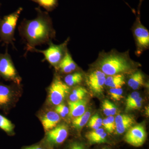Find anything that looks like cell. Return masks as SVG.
<instances>
[{
  "label": "cell",
  "mask_w": 149,
  "mask_h": 149,
  "mask_svg": "<svg viewBox=\"0 0 149 149\" xmlns=\"http://www.w3.org/2000/svg\"><path fill=\"white\" fill-rule=\"evenodd\" d=\"M37 17L34 19H24L18 26L19 35L26 45L27 52L37 46L48 44L55 37L56 32L48 12L40 6L35 8Z\"/></svg>",
  "instance_id": "obj_1"
},
{
  "label": "cell",
  "mask_w": 149,
  "mask_h": 149,
  "mask_svg": "<svg viewBox=\"0 0 149 149\" xmlns=\"http://www.w3.org/2000/svg\"><path fill=\"white\" fill-rule=\"evenodd\" d=\"M96 64L99 69L106 75L127 73L133 70L135 63L129 58L128 52L116 51L102 53Z\"/></svg>",
  "instance_id": "obj_2"
},
{
  "label": "cell",
  "mask_w": 149,
  "mask_h": 149,
  "mask_svg": "<svg viewBox=\"0 0 149 149\" xmlns=\"http://www.w3.org/2000/svg\"><path fill=\"white\" fill-rule=\"evenodd\" d=\"M23 8H19L15 11L4 16L0 23V42L8 45L10 44L15 48V32L19 15Z\"/></svg>",
  "instance_id": "obj_3"
},
{
  "label": "cell",
  "mask_w": 149,
  "mask_h": 149,
  "mask_svg": "<svg viewBox=\"0 0 149 149\" xmlns=\"http://www.w3.org/2000/svg\"><path fill=\"white\" fill-rule=\"evenodd\" d=\"M69 40V39H67L64 42L58 45H55L52 42H51L48 44L49 47L45 50H42L34 48L30 52L42 54L45 57L44 60L51 65L56 68L68 50L67 46Z\"/></svg>",
  "instance_id": "obj_4"
},
{
  "label": "cell",
  "mask_w": 149,
  "mask_h": 149,
  "mask_svg": "<svg viewBox=\"0 0 149 149\" xmlns=\"http://www.w3.org/2000/svg\"><path fill=\"white\" fill-rule=\"evenodd\" d=\"M0 77L17 85L21 82V77L17 71L7 48L4 54H0Z\"/></svg>",
  "instance_id": "obj_5"
},
{
  "label": "cell",
  "mask_w": 149,
  "mask_h": 149,
  "mask_svg": "<svg viewBox=\"0 0 149 149\" xmlns=\"http://www.w3.org/2000/svg\"><path fill=\"white\" fill-rule=\"evenodd\" d=\"M70 91V87L58 76H56L49 88L48 101L53 105H58L64 100Z\"/></svg>",
  "instance_id": "obj_6"
},
{
  "label": "cell",
  "mask_w": 149,
  "mask_h": 149,
  "mask_svg": "<svg viewBox=\"0 0 149 149\" xmlns=\"http://www.w3.org/2000/svg\"><path fill=\"white\" fill-rule=\"evenodd\" d=\"M133 29L137 45V52L141 53L143 51L148 49L149 32L148 29L141 23L139 10Z\"/></svg>",
  "instance_id": "obj_7"
},
{
  "label": "cell",
  "mask_w": 149,
  "mask_h": 149,
  "mask_svg": "<svg viewBox=\"0 0 149 149\" xmlns=\"http://www.w3.org/2000/svg\"><path fill=\"white\" fill-rule=\"evenodd\" d=\"M68 136L67 125L61 124L48 131L43 142L50 149L63 143Z\"/></svg>",
  "instance_id": "obj_8"
},
{
  "label": "cell",
  "mask_w": 149,
  "mask_h": 149,
  "mask_svg": "<svg viewBox=\"0 0 149 149\" xmlns=\"http://www.w3.org/2000/svg\"><path fill=\"white\" fill-rule=\"evenodd\" d=\"M147 138V133L143 125L139 124L129 128L124 136L126 143L134 147L143 146Z\"/></svg>",
  "instance_id": "obj_9"
},
{
  "label": "cell",
  "mask_w": 149,
  "mask_h": 149,
  "mask_svg": "<svg viewBox=\"0 0 149 149\" xmlns=\"http://www.w3.org/2000/svg\"><path fill=\"white\" fill-rule=\"evenodd\" d=\"M106 75L100 70H96L87 76L86 82L89 89L94 94L100 95L102 93Z\"/></svg>",
  "instance_id": "obj_10"
},
{
  "label": "cell",
  "mask_w": 149,
  "mask_h": 149,
  "mask_svg": "<svg viewBox=\"0 0 149 149\" xmlns=\"http://www.w3.org/2000/svg\"><path fill=\"white\" fill-rule=\"evenodd\" d=\"M13 86L0 83V110L6 113L13 104L16 98Z\"/></svg>",
  "instance_id": "obj_11"
},
{
  "label": "cell",
  "mask_w": 149,
  "mask_h": 149,
  "mask_svg": "<svg viewBox=\"0 0 149 149\" xmlns=\"http://www.w3.org/2000/svg\"><path fill=\"white\" fill-rule=\"evenodd\" d=\"M115 133L121 135L126 132L135 124V118L133 116L128 114H118L115 118Z\"/></svg>",
  "instance_id": "obj_12"
},
{
  "label": "cell",
  "mask_w": 149,
  "mask_h": 149,
  "mask_svg": "<svg viewBox=\"0 0 149 149\" xmlns=\"http://www.w3.org/2000/svg\"><path fill=\"white\" fill-rule=\"evenodd\" d=\"M61 117L56 111H49L41 118V122L46 132L54 128L60 121Z\"/></svg>",
  "instance_id": "obj_13"
},
{
  "label": "cell",
  "mask_w": 149,
  "mask_h": 149,
  "mask_svg": "<svg viewBox=\"0 0 149 149\" xmlns=\"http://www.w3.org/2000/svg\"><path fill=\"white\" fill-rule=\"evenodd\" d=\"M57 68L61 72L65 74L72 73L77 69V65L73 61L68 50L66 51Z\"/></svg>",
  "instance_id": "obj_14"
},
{
  "label": "cell",
  "mask_w": 149,
  "mask_h": 149,
  "mask_svg": "<svg viewBox=\"0 0 149 149\" xmlns=\"http://www.w3.org/2000/svg\"><path fill=\"white\" fill-rule=\"evenodd\" d=\"M70 117L75 118L85 113L87 101L85 99L76 102H68Z\"/></svg>",
  "instance_id": "obj_15"
},
{
  "label": "cell",
  "mask_w": 149,
  "mask_h": 149,
  "mask_svg": "<svg viewBox=\"0 0 149 149\" xmlns=\"http://www.w3.org/2000/svg\"><path fill=\"white\" fill-rule=\"evenodd\" d=\"M128 83V86L133 90L139 89L144 85L145 77L144 74L141 71H136L130 75Z\"/></svg>",
  "instance_id": "obj_16"
},
{
  "label": "cell",
  "mask_w": 149,
  "mask_h": 149,
  "mask_svg": "<svg viewBox=\"0 0 149 149\" xmlns=\"http://www.w3.org/2000/svg\"><path fill=\"white\" fill-rule=\"evenodd\" d=\"M125 83V76L119 74L106 77L105 85L110 88H121Z\"/></svg>",
  "instance_id": "obj_17"
},
{
  "label": "cell",
  "mask_w": 149,
  "mask_h": 149,
  "mask_svg": "<svg viewBox=\"0 0 149 149\" xmlns=\"http://www.w3.org/2000/svg\"><path fill=\"white\" fill-rule=\"evenodd\" d=\"M91 116V112L88 111L85 112L84 114L80 116L74 118L72 121V125L73 128L77 130H81L88 123Z\"/></svg>",
  "instance_id": "obj_18"
},
{
  "label": "cell",
  "mask_w": 149,
  "mask_h": 149,
  "mask_svg": "<svg viewBox=\"0 0 149 149\" xmlns=\"http://www.w3.org/2000/svg\"><path fill=\"white\" fill-rule=\"evenodd\" d=\"M83 79V74L79 72L70 73L64 78V83L69 87L74 86L80 84Z\"/></svg>",
  "instance_id": "obj_19"
},
{
  "label": "cell",
  "mask_w": 149,
  "mask_h": 149,
  "mask_svg": "<svg viewBox=\"0 0 149 149\" xmlns=\"http://www.w3.org/2000/svg\"><path fill=\"white\" fill-rule=\"evenodd\" d=\"M14 125L5 116L0 114V129L5 132L9 136H13Z\"/></svg>",
  "instance_id": "obj_20"
},
{
  "label": "cell",
  "mask_w": 149,
  "mask_h": 149,
  "mask_svg": "<svg viewBox=\"0 0 149 149\" xmlns=\"http://www.w3.org/2000/svg\"><path fill=\"white\" fill-rule=\"evenodd\" d=\"M88 91L83 87H79L75 88L69 95V101L76 102L83 100L88 94Z\"/></svg>",
  "instance_id": "obj_21"
},
{
  "label": "cell",
  "mask_w": 149,
  "mask_h": 149,
  "mask_svg": "<svg viewBox=\"0 0 149 149\" xmlns=\"http://www.w3.org/2000/svg\"><path fill=\"white\" fill-rule=\"evenodd\" d=\"M38 4L47 12L52 11L58 5V0H29Z\"/></svg>",
  "instance_id": "obj_22"
},
{
  "label": "cell",
  "mask_w": 149,
  "mask_h": 149,
  "mask_svg": "<svg viewBox=\"0 0 149 149\" xmlns=\"http://www.w3.org/2000/svg\"><path fill=\"white\" fill-rule=\"evenodd\" d=\"M102 119L98 115L96 114L93 115L88 121V126L93 130L98 129L102 126Z\"/></svg>",
  "instance_id": "obj_23"
},
{
  "label": "cell",
  "mask_w": 149,
  "mask_h": 149,
  "mask_svg": "<svg viewBox=\"0 0 149 149\" xmlns=\"http://www.w3.org/2000/svg\"><path fill=\"white\" fill-rule=\"evenodd\" d=\"M123 91L121 88H110L109 95L113 100L119 101L123 98Z\"/></svg>",
  "instance_id": "obj_24"
},
{
  "label": "cell",
  "mask_w": 149,
  "mask_h": 149,
  "mask_svg": "<svg viewBox=\"0 0 149 149\" xmlns=\"http://www.w3.org/2000/svg\"><path fill=\"white\" fill-rule=\"evenodd\" d=\"M104 132V130L103 128H100L98 129L93 130L88 132L86 134L85 136L88 139L89 143L91 144L95 139H97V138L101 135Z\"/></svg>",
  "instance_id": "obj_25"
},
{
  "label": "cell",
  "mask_w": 149,
  "mask_h": 149,
  "mask_svg": "<svg viewBox=\"0 0 149 149\" xmlns=\"http://www.w3.org/2000/svg\"><path fill=\"white\" fill-rule=\"evenodd\" d=\"M55 111L60 117L65 118L69 114V108L64 104H61L56 106L55 108Z\"/></svg>",
  "instance_id": "obj_26"
},
{
  "label": "cell",
  "mask_w": 149,
  "mask_h": 149,
  "mask_svg": "<svg viewBox=\"0 0 149 149\" xmlns=\"http://www.w3.org/2000/svg\"><path fill=\"white\" fill-rule=\"evenodd\" d=\"M140 97V94L138 92H134L130 94L128 96L126 99L125 106H127L130 104L131 103L133 102L136 100V99H138Z\"/></svg>",
  "instance_id": "obj_27"
},
{
  "label": "cell",
  "mask_w": 149,
  "mask_h": 149,
  "mask_svg": "<svg viewBox=\"0 0 149 149\" xmlns=\"http://www.w3.org/2000/svg\"><path fill=\"white\" fill-rule=\"evenodd\" d=\"M21 149H50L44 142L29 146L24 147Z\"/></svg>",
  "instance_id": "obj_28"
},
{
  "label": "cell",
  "mask_w": 149,
  "mask_h": 149,
  "mask_svg": "<svg viewBox=\"0 0 149 149\" xmlns=\"http://www.w3.org/2000/svg\"><path fill=\"white\" fill-rule=\"evenodd\" d=\"M107 133H105V132H104L101 135H100L99 137L97 138V139H95V140L91 143V144L104 143L107 142Z\"/></svg>",
  "instance_id": "obj_29"
},
{
  "label": "cell",
  "mask_w": 149,
  "mask_h": 149,
  "mask_svg": "<svg viewBox=\"0 0 149 149\" xmlns=\"http://www.w3.org/2000/svg\"><path fill=\"white\" fill-rule=\"evenodd\" d=\"M142 102H143V100L139 101L135 103L131 104L128 107H125V111L128 112L133 110L138 109L141 108L142 106V103H143Z\"/></svg>",
  "instance_id": "obj_30"
},
{
  "label": "cell",
  "mask_w": 149,
  "mask_h": 149,
  "mask_svg": "<svg viewBox=\"0 0 149 149\" xmlns=\"http://www.w3.org/2000/svg\"><path fill=\"white\" fill-rule=\"evenodd\" d=\"M68 149H85L84 145L82 143L77 141L71 142L68 145Z\"/></svg>",
  "instance_id": "obj_31"
},
{
  "label": "cell",
  "mask_w": 149,
  "mask_h": 149,
  "mask_svg": "<svg viewBox=\"0 0 149 149\" xmlns=\"http://www.w3.org/2000/svg\"><path fill=\"white\" fill-rule=\"evenodd\" d=\"M108 102V100H105L103 102L102 104L103 111L104 114L107 116H111L110 111Z\"/></svg>",
  "instance_id": "obj_32"
},
{
  "label": "cell",
  "mask_w": 149,
  "mask_h": 149,
  "mask_svg": "<svg viewBox=\"0 0 149 149\" xmlns=\"http://www.w3.org/2000/svg\"><path fill=\"white\" fill-rule=\"evenodd\" d=\"M102 125L103 126L104 128L109 133H112L114 132L112 129L108 121L107 120L106 118L102 120Z\"/></svg>",
  "instance_id": "obj_33"
},
{
  "label": "cell",
  "mask_w": 149,
  "mask_h": 149,
  "mask_svg": "<svg viewBox=\"0 0 149 149\" xmlns=\"http://www.w3.org/2000/svg\"><path fill=\"white\" fill-rule=\"evenodd\" d=\"M106 118L107 121H108L113 131H114L116 129V125L114 116H107Z\"/></svg>",
  "instance_id": "obj_34"
},
{
  "label": "cell",
  "mask_w": 149,
  "mask_h": 149,
  "mask_svg": "<svg viewBox=\"0 0 149 149\" xmlns=\"http://www.w3.org/2000/svg\"><path fill=\"white\" fill-rule=\"evenodd\" d=\"M108 105L109 107L111 115L113 116L116 114L117 112V108L116 106L113 104L111 102L108 100Z\"/></svg>",
  "instance_id": "obj_35"
},
{
  "label": "cell",
  "mask_w": 149,
  "mask_h": 149,
  "mask_svg": "<svg viewBox=\"0 0 149 149\" xmlns=\"http://www.w3.org/2000/svg\"><path fill=\"white\" fill-rule=\"evenodd\" d=\"M146 113L147 115L149 116V107H146Z\"/></svg>",
  "instance_id": "obj_36"
},
{
  "label": "cell",
  "mask_w": 149,
  "mask_h": 149,
  "mask_svg": "<svg viewBox=\"0 0 149 149\" xmlns=\"http://www.w3.org/2000/svg\"><path fill=\"white\" fill-rule=\"evenodd\" d=\"M100 149H110L109 148H102Z\"/></svg>",
  "instance_id": "obj_37"
},
{
  "label": "cell",
  "mask_w": 149,
  "mask_h": 149,
  "mask_svg": "<svg viewBox=\"0 0 149 149\" xmlns=\"http://www.w3.org/2000/svg\"><path fill=\"white\" fill-rule=\"evenodd\" d=\"M1 3H0V8H1ZM1 17H0V23H1Z\"/></svg>",
  "instance_id": "obj_38"
}]
</instances>
